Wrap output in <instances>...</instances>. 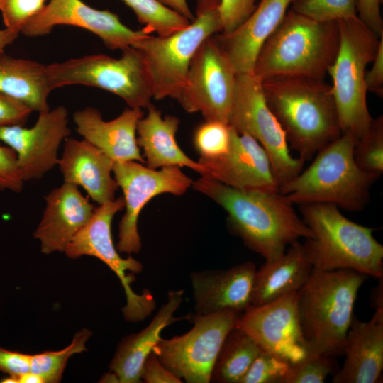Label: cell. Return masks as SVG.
Returning <instances> with one entry per match:
<instances>
[{"instance_id":"obj_20","label":"cell","mask_w":383,"mask_h":383,"mask_svg":"<svg viewBox=\"0 0 383 383\" xmlns=\"http://www.w3.org/2000/svg\"><path fill=\"white\" fill-rule=\"evenodd\" d=\"M256 266L245 262L228 270L191 274L196 315L223 311L243 313L250 305Z\"/></svg>"},{"instance_id":"obj_25","label":"cell","mask_w":383,"mask_h":383,"mask_svg":"<svg viewBox=\"0 0 383 383\" xmlns=\"http://www.w3.org/2000/svg\"><path fill=\"white\" fill-rule=\"evenodd\" d=\"M184 291L171 290L167 301L163 304L149 325L138 333L126 336L120 343L117 351L110 362V372L120 383L141 382L142 367L153 348L162 338V330L169 325L191 316L174 317V313L179 308Z\"/></svg>"},{"instance_id":"obj_28","label":"cell","mask_w":383,"mask_h":383,"mask_svg":"<svg viewBox=\"0 0 383 383\" xmlns=\"http://www.w3.org/2000/svg\"><path fill=\"white\" fill-rule=\"evenodd\" d=\"M53 90L47 65L36 61L0 55V93L11 96L38 113L50 110Z\"/></svg>"},{"instance_id":"obj_3","label":"cell","mask_w":383,"mask_h":383,"mask_svg":"<svg viewBox=\"0 0 383 383\" xmlns=\"http://www.w3.org/2000/svg\"><path fill=\"white\" fill-rule=\"evenodd\" d=\"M367 277L353 270L313 268L297 292L299 323L311 353L343 355L354 304Z\"/></svg>"},{"instance_id":"obj_41","label":"cell","mask_w":383,"mask_h":383,"mask_svg":"<svg viewBox=\"0 0 383 383\" xmlns=\"http://www.w3.org/2000/svg\"><path fill=\"white\" fill-rule=\"evenodd\" d=\"M31 355L0 347V371L16 377L30 371Z\"/></svg>"},{"instance_id":"obj_13","label":"cell","mask_w":383,"mask_h":383,"mask_svg":"<svg viewBox=\"0 0 383 383\" xmlns=\"http://www.w3.org/2000/svg\"><path fill=\"white\" fill-rule=\"evenodd\" d=\"M237 75L214 35L209 37L194 56L176 100L188 113L228 124Z\"/></svg>"},{"instance_id":"obj_4","label":"cell","mask_w":383,"mask_h":383,"mask_svg":"<svg viewBox=\"0 0 383 383\" xmlns=\"http://www.w3.org/2000/svg\"><path fill=\"white\" fill-rule=\"evenodd\" d=\"M339 43L338 21H318L290 9L262 46L252 74L260 81L277 76L324 79Z\"/></svg>"},{"instance_id":"obj_33","label":"cell","mask_w":383,"mask_h":383,"mask_svg":"<svg viewBox=\"0 0 383 383\" xmlns=\"http://www.w3.org/2000/svg\"><path fill=\"white\" fill-rule=\"evenodd\" d=\"M193 143L201 158L220 157L229 149L231 126L220 121H205L196 129Z\"/></svg>"},{"instance_id":"obj_19","label":"cell","mask_w":383,"mask_h":383,"mask_svg":"<svg viewBox=\"0 0 383 383\" xmlns=\"http://www.w3.org/2000/svg\"><path fill=\"white\" fill-rule=\"evenodd\" d=\"M45 199V207L34 238L40 241L44 254L64 252L89 221L95 207L78 187L66 182L50 191Z\"/></svg>"},{"instance_id":"obj_32","label":"cell","mask_w":383,"mask_h":383,"mask_svg":"<svg viewBox=\"0 0 383 383\" xmlns=\"http://www.w3.org/2000/svg\"><path fill=\"white\" fill-rule=\"evenodd\" d=\"M357 165L378 178L383 172V116L373 118L366 133L357 139L353 149Z\"/></svg>"},{"instance_id":"obj_21","label":"cell","mask_w":383,"mask_h":383,"mask_svg":"<svg viewBox=\"0 0 383 383\" xmlns=\"http://www.w3.org/2000/svg\"><path fill=\"white\" fill-rule=\"evenodd\" d=\"M293 1L261 0L234 30L214 35L237 74L253 73L262 46L281 23Z\"/></svg>"},{"instance_id":"obj_18","label":"cell","mask_w":383,"mask_h":383,"mask_svg":"<svg viewBox=\"0 0 383 383\" xmlns=\"http://www.w3.org/2000/svg\"><path fill=\"white\" fill-rule=\"evenodd\" d=\"M198 162L204 168L202 177L232 188L279 192V182L263 147L252 136L238 133L231 126L228 152L218 158L199 157Z\"/></svg>"},{"instance_id":"obj_38","label":"cell","mask_w":383,"mask_h":383,"mask_svg":"<svg viewBox=\"0 0 383 383\" xmlns=\"http://www.w3.org/2000/svg\"><path fill=\"white\" fill-rule=\"evenodd\" d=\"M256 7L255 0H220L222 33L232 32L240 26Z\"/></svg>"},{"instance_id":"obj_1","label":"cell","mask_w":383,"mask_h":383,"mask_svg":"<svg viewBox=\"0 0 383 383\" xmlns=\"http://www.w3.org/2000/svg\"><path fill=\"white\" fill-rule=\"evenodd\" d=\"M192 187L221 206L228 213L229 231L265 260L279 257L300 238L313 237L293 204L279 192L238 189L202 176Z\"/></svg>"},{"instance_id":"obj_30","label":"cell","mask_w":383,"mask_h":383,"mask_svg":"<svg viewBox=\"0 0 383 383\" xmlns=\"http://www.w3.org/2000/svg\"><path fill=\"white\" fill-rule=\"evenodd\" d=\"M144 25L143 30L168 35L190 23V21L162 4L158 0H121Z\"/></svg>"},{"instance_id":"obj_16","label":"cell","mask_w":383,"mask_h":383,"mask_svg":"<svg viewBox=\"0 0 383 383\" xmlns=\"http://www.w3.org/2000/svg\"><path fill=\"white\" fill-rule=\"evenodd\" d=\"M71 131L68 112L62 106L39 113L35 125L0 128V141L12 149L23 182L39 179L58 165L57 152Z\"/></svg>"},{"instance_id":"obj_2","label":"cell","mask_w":383,"mask_h":383,"mask_svg":"<svg viewBox=\"0 0 383 383\" xmlns=\"http://www.w3.org/2000/svg\"><path fill=\"white\" fill-rule=\"evenodd\" d=\"M261 84L269 109L299 158L311 160L341 135L331 86L324 79L277 76Z\"/></svg>"},{"instance_id":"obj_39","label":"cell","mask_w":383,"mask_h":383,"mask_svg":"<svg viewBox=\"0 0 383 383\" xmlns=\"http://www.w3.org/2000/svg\"><path fill=\"white\" fill-rule=\"evenodd\" d=\"M23 180L14 151L0 145V189L21 192Z\"/></svg>"},{"instance_id":"obj_17","label":"cell","mask_w":383,"mask_h":383,"mask_svg":"<svg viewBox=\"0 0 383 383\" xmlns=\"http://www.w3.org/2000/svg\"><path fill=\"white\" fill-rule=\"evenodd\" d=\"M60 25L87 30L100 38L111 50H122L133 46L150 35L143 29H131L116 13L93 8L82 0H50L21 33L28 37H39L50 33L54 27Z\"/></svg>"},{"instance_id":"obj_10","label":"cell","mask_w":383,"mask_h":383,"mask_svg":"<svg viewBox=\"0 0 383 383\" xmlns=\"http://www.w3.org/2000/svg\"><path fill=\"white\" fill-rule=\"evenodd\" d=\"M124 208L122 196L99 204L87 224L68 244L64 252L70 258L93 256L104 262L118 277L123 287L126 304L122 311L125 318L138 322L148 317L155 307L152 294L145 289L134 292L131 284L133 274L142 272V264L131 256L122 258L115 248L111 235V223L116 213Z\"/></svg>"},{"instance_id":"obj_15","label":"cell","mask_w":383,"mask_h":383,"mask_svg":"<svg viewBox=\"0 0 383 383\" xmlns=\"http://www.w3.org/2000/svg\"><path fill=\"white\" fill-rule=\"evenodd\" d=\"M235 327L248 334L261 350L291 365L311 353L299 323L297 292L263 305L250 306Z\"/></svg>"},{"instance_id":"obj_6","label":"cell","mask_w":383,"mask_h":383,"mask_svg":"<svg viewBox=\"0 0 383 383\" xmlns=\"http://www.w3.org/2000/svg\"><path fill=\"white\" fill-rule=\"evenodd\" d=\"M356 139L343 133L316 153L312 163L279 187V192L293 204L324 203L345 211H360L370 201L372 185L379 179L356 164Z\"/></svg>"},{"instance_id":"obj_47","label":"cell","mask_w":383,"mask_h":383,"mask_svg":"<svg viewBox=\"0 0 383 383\" xmlns=\"http://www.w3.org/2000/svg\"><path fill=\"white\" fill-rule=\"evenodd\" d=\"M18 35V32L6 28L0 29V55L4 52L6 47L14 42Z\"/></svg>"},{"instance_id":"obj_14","label":"cell","mask_w":383,"mask_h":383,"mask_svg":"<svg viewBox=\"0 0 383 383\" xmlns=\"http://www.w3.org/2000/svg\"><path fill=\"white\" fill-rule=\"evenodd\" d=\"M113 174L123 191L125 208L118 224L117 250L129 255L138 253L142 244L138 220L143 207L162 194H184L194 181L178 166L154 170L136 161L114 162Z\"/></svg>"},{"instance_id":"obj_49","label":"cell","mask_w":383,"mask_h":383,"mask_svg":"<svg viewBox=\"0 0 383 383\" xmlns=\"http://www.w3.org/2000/svg\"><path fill=\"white\" fill-rule=\"evenodd\" d=\"M2 383H18V379L16 377L9 376L1 379Z\"/></svg>"},{"instance_id":"obj_37","label":"cell","mask_w":383,"mask_h":383,"mask_svg":"<svg viewBox=\"0 0 383 383\" xmlns=\"http://www.w3.org/2000/svg\"><path fill=\"white\" fill-rule=\"evenodd\" d=\"M45 0H0L5 28L21 33L26 24L40 12Z\"/></svg>"},{"instance_id":"obj_11","label":"cell","mask_w":383,"mask_h":383,"mask_svg":"<svg viewBox=\"0 0 383 383\" xmlns=\"http://www.w3.org/2000/svg\"><path fill=\"white\" fill-rule=\"evenodd\" d=\"M242 313L223 311L191 316L194 326L184 335L161 338L152 352L176 377L188 383L211 382L212 370L228 333Z\"/></svg>"},{"instance_id":"obj_42","label":"cell","mask_w":383,"mask_h":383,"mask_svg":"<svg viewBox=\"0 0 383 383\" xmlns=\"http://www.w3.org/2000/svg\"><path fill=\"white\" fill-rule=\"evenodd\" d=\"M140 379L147 383H181L182 379L170 372L152 352L142 367Z\"/></svg>"},{"instance_id":"obj_43","label":"cell","mask_w":383,"mask_h":383,"mask_svg":"<svg viewBox=\"0 0 383 383\" xmlns=\"http://www.w3.org/2000/svg\"><path fill=\"white\" fill-rule=\"evenodd\" d=\"M381 1L382 0H358L357 6L358 18L379 37L383 35Z\"/></svg>"},{"instance_id":"obj_8","label":"cell","mask_w":383,"mask_h":383,"mask_svg":"<svg viewBox=\"0 0 383 383\" xmlns=\"http://www.w3.org/2000/svg\"><path fill=\"white\" fill-rule=\"evenodd\" d=\"M219 4L220 0H197L188 26L165 36L148 35L133 45L143 57L155 99H177L199 47L222 32Z\"/></svg>"},{"instance_id":"obj_22","label":"cell","mask_w":383,"mask_h":383,"mask_svg":"<svg viewBox=\"0 0 383 383\" xmlns=\"http://www.w3.org/2000/svg\"><path fill=\"white\" fill-rule=\"evenodd\" d=\"M143 116L141 109L128 108L106 121L99 110L86 107L77 111L73 120L77 133L114 162L136 161L145 164L136 137L138 123Z\"/></svg>"},{"instance_id":"obj_23","label":"cell","mask_w":383,"mask_h":383,"mask_svg":"<svg viewBox=\"0 0 383 383\" xmlns=\"http://www.w3.org/2000/svg\"><path fill=\"white\" fill-rule=\"evenodd\" d=\"M65 140L58 161L64 182L83 187L99 204L116 199L118 185L111 176L114 162L84 139Z\"/></svg>"},{"instance_id":"obj_40","label":"cell","mask_w":383,"mask_h":383,"mask_svg":"<svg viewBox=\"0 0 383 383\" xmlns=\"http://www.w3.org/2000/svg\"><path fill=\"white\" fill-rule=\"evenodd\" d=\"M32 112L23 102L0 93V128L22 126Z\"/></svg>"},{"instance_id":"obj_9","label":"cell","mask_w":383,"mask_h":383,"mask_svg":"<svg viewBox=\"0 0 383 383\" xmlns=\"http://www.w3.org/2000/svg\"><path fill=\"white\" fill-rule=\"evenodd\" d=\"M121 51L119 58L97 54L47 65L53 89L70 84L94 87L119 96L129 108L147 109L153 91L143 57L133 46Z\"/></svg>"},{"instance_id":"obj_12","label":"cell","mask_w":383,"mask_h":383,"mask_svg":"<svg viewBox=\"0 0 383 383\" xmlns=\"http://www.w3.org/2000/svg\"><path fill=\"white\" fill-rule=\"evenodd\" d=\"M228 124L263 147L279 187L303 170L305 161L291 155L285 133L266 103L261 81L253 74L237 75Z\"/></svg>"},{"instance_id":"obj_31","label":"cell","mask_w":383,"mask_h":383,"mask_svg":"<svg viewBox=\"0 0 383 383\" xmlns=\"http://www.w3.org/2000/svg\"><path fill=\"white\" fill-rule=\"evenodd\" d=\"M91 335V332L84 328L78 331L72 343L62 350L31 355L30 372L40 376L45 383L60 382L69 358L87 350L85 344Z\"/></svg>"},{"instance_id":"obj_34","label":"cell","mask_w":383,"mask_h":383,"mask_svg":"<svg viewBox=\"0 0 383 383\" xmlns=\"http://www.w3.org/2000/svg\"><path fill=\"white\" fill-rule=\"evenodd\" d=\"M358 0H294L292 9L318 21H338L357 16Z\"/></svg>"},{"instance_id":"obj_26","label":"cell","mask_w":383,"mask_h":383,"mask_svg":"<svg viewBox=\"0 0 383 383\" xmlns=\"http://www.w3.org/2000/svg\"><path fill=\"white\" fill-rule=\"evenodd\" d=\"M147 109V115L140 119L137 127V143L143 151L146 166L154 170L186 167L203 175L204 167L187 155L177 142L179 119L170 115L163 117L152 104Z\"/></svg>"},{"instance_id":"obj_46","label":"cell","mask_w":383,"mask_h":383,"mask_svg":"<svg viewBox=\"0 0 383 383\" xmlns=\"http://www.w3.org/2000/svg\"><path fill=\"white\" fill-rule=\"evenodd\" d=\"M383 277L378 279L379 282L373 289L371 297V305L374 311L383 312Z\"/></svg>"},{"instance_id":"obj_48","label":"cell","mask_w":383,"mask_h":383,"mask_svg":"<svg viewBox=\"0 0 383 383\" xmlns=\"http://www.w3.org/2000/svg\"><path fill=\"white\" fill-rule=\"evenodd\" d=\"M18 383H45L40 376L32 372L22 374L18 378Z\"/></svg>"},{"instance_id":"obj_7","label":"cell","mask_w":383,"mask_h":383,"mask_svg":"<svg viewBox=\"0 0 383 383\" xmlns=\"http://www.w3.org/2000/svg\"><path fill=\"white\" fill-rule=\"evenodd\" d=\"M340 43L337 55L328 70L340 126L359 139L373 118L367 104V65L374 60L380 41L358 16L338 21Z\"/></svg>"},{"instance_id":"obj_27","label":"cell","mask_w":383,"mask_h":383,"mask_svg":"<svg viewBox=\"0 0 383 383\" xmlns=\"http://www.w3.org/2000/svg\"><path fill=\"white\" fill-rule=\"evenodd\" d=\"M313 267L302 244L296 240L279 257L265 260L256 270L250 306H260L296 292L308 279Z\"/></svg>"},{"instance_id":"obj_29","label":"cell","mask_w":383,"mask_h":383,"mask_svg":"<svg viewBox=\"0 0 383 383\" xmlns=\"http://www.w3.org/2000/svg\"><path fill=\"white\" fill-rule=\"evenodd\" d=\"M260 350L248 334L235 326L227 335L218 354L211 382L240 383Z\"/></svg>"},{"instance_id":"obj_44","label":"cell","mask_w":383,"mask_h":383,"mask_svg":"<svg viewBox=\"0 0 383 383\" xmlns=\"http://www.w3.org/2000/svg\"><path fill=\"white\" fill-rule=\"evenodd\" d=\"M372 66L365 73V85L367 91L373 92L379 96L383 94V35L380 38L379 44L375 57L372 60Z\"/></svg>"},{"instance_id":"obj_45","label":"cell","mask_w":383,"mask_h":383,"mask_svg":"<svg viewBox=\"0 0 383 383\" xmlns=\"http://www.w3.org/2000/svg\"><path fill=\"white\" fill-rule=\"evenodd\" d=\"M162 4L174 11L190 21L194 18V15L191 11L187 0H158Z\"/></svg>"},{"instance_id":"obj_24","label":"cell","mask_w":383,"mask_h":383,"mask_svg":"<svg viewBox=\"0 0 383 383\" xmlns=\"http://www.w3.org/2000/svg\"><path fill=\"white\" fill-rule=\"evenodd\" d=\"M341 369L333 383H376L383 370V312L374 311L369 321L355 315L348 329Z\"/></svg>"},{"instance_id":"obj_35","label":"cell","mask_w":383,"mask_h":383,"mask_svg":"<svg viewBox=\"0 0 383 383\" xmlns=\"http://www.w3.org/2000/svg\"><path fill=\"white\" fill-rule=\"evenodd\" d=\"M335 357L311 353L299 362L291 365L283 383H323L338 370Z\"/></svg>"},{"instance_id":"obj_36","label":"cell","mask_w":383,"mask_h":383,"mask_svg":"<svg viewBox=\"0 0 383 383\" xmlns=\"http://www.w3.org/2000/svg\"><path fill=\"white\" fill-rule=\"evenodd\" d=\"M291 364L261 350L240 383H283Z\"/></svg>"},{"instance_id":"obj_5","label":"cell","mask_w":383,"mask_h":383,"mask_svg":"<svg viewBox=\"0 0 383 383\" xmlns=\"http://www.w3.org/2000/svg\"><path fill=\"white\" fill-rule=\"evenodd\" d=\"M301 218L313 234L302 244L313 268L353 270L368 277H383V246L372 228L356 223L331 204L299 205Z\"/></svg>"}]
</instances>
